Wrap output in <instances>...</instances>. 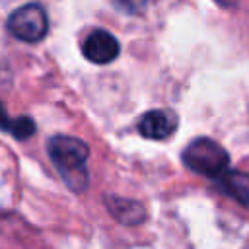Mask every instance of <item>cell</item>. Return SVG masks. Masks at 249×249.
Instances as JSON below:
<instances>
[{
    "instance_id": "6da1fadb",
    "label": "cell",
    "mask_w": 249,
    "mask_h": 249,
    "mask_svg": "<svg viewBox=\"0 0 249 249\" xmlns=\"http://www.w3.org/2000/svg\"><path fill=\"white\" fill-rule=\"evenodd\" d=\"M47 154L54 167L58 169L62 181L72 189L74 193L86 191L89 183L88 175V156L89 148L84 140L76 136H66V134H56L47 142Z\"/></svg>"
},
{
    "instance_id": "7a4b0ae2",
    "label": "cell",
    "mask_w": 249,
    "mask_h": 249,
    "mask_svg": "<svg viewBox=\"0 0 249 249\" xmlns=\"http://www.w3.org/2000/svg\"><path fill=\"white\" fill-rule=\"evenodd\" d=\"M183 163L198 175L218 179L224 171H228L230 156L216 140L200 136L189 142L183 150Z\"/></svg>"
},
{
    "instance_id": "3957f363",
    "label": "cell",
    "mask_w": 249,
    "mask_h": 249,
    "mask_svg": "<svg viewBox=\"0 0 249 249\" xmlns=\"http://www.w3.org/2000/svg\"><path fill=\"white\" fill-rule=\"evenodd\" d=\"M6 25L12 37L23 43H39L49 31V18L43 6L25 4L10 14Z\"/></svg>"
},
{
    "instance_id": "277c9868",
    "label": "cell",
    "mask_w": 249,
    "mask_h": 249,
    "mask_svg": "<svg viewBox=\"0 0 249 249\" xmlns=\"http://www.w3.org/2000/svg\"><path fill=\"white\" fill-rule=\"evenodd\" d=\"M82 53L93 64H109L119 56L121 47H119V41L115 39V35H111L109 31L93 29L86 37Z\"/></svg>"
},
{
    "instance_id": "5b68a950",
    "label": "cell",
    "mask_w": 249,
    "mask_h": 249,
    "mask_svg": "<svg viewBox=\"0 0 249 249\" xmlns=\"http://www.w3.org/2000/svg\"><path fill=\"white\" fill-rule=\"evenodd\" d=\"M177 128V115L171 109H154L148 111L140 123H138V130L144 138L150 140H163L169 138Z\"/></svg>"
},
{
    "instance_id": "8992f818",
    "label": "cell",
    "mask_w": 249,
    "mask_h": 249,
    "mask_svg": "<svg viewBox=\"0 0 249 249\" xmlns=\"http://www.w3.org/2000/svg\"><path fill=\"white\" fill-rule=\"evenodd\" d=\"M105 206L111 212V216L124 226H138L146 220V208L138 200L111 195V196H105Z\"/></svg>"
},
{
    "instance_id": "52a82bcc",
    "label": "cell",
    "mask_w": 249,
    "mask_h": 249,
    "mask_svg": "<svg viewBox=\"0 0 249 249\" xmlns=\"http://www.w3.org/2000/svg\"><path fill=\"white\" fill-rule=\"evenodd\" d=\"M214 181H216V187L224 195H228L237 204H241L243 208L249 210V173L228 169Z\"/></svg>"
},
{
    "instance_id": "ba28073f",
    "label": "cell",
    "mask_w": 249,
    "mask_h": 249,
    "mask_svg": "<svg viewBox=\"0 0 249 249\" xmlns=\"http://www.w3.org/2000/svg\"><path fill=\"white\" fill-rule=\"evenodd\" d=\"M8 134H12L18 140H25V138H29V136L35 134V121L31 117H25V115L16 117V121L12 124V130Z\"/></svg>"
},
{
    "instance_id": "9c48e42d",
    "label": "cell",
    "mask_w": 249,
    "mask_h": 249,
    "mask_svg": "<svg viewBox=\"0 0 249 249\" xmlns=\"http://www.w3.org/2000/svg\"><path fill=\"white\" fill-rule=\"evenodd\" d=\"M115 2H117L119 8H123L124 12H128L132 16L142 14L146 10V6H148V0H115Z\"/></svg>"
},
{
    "instance_id": "30bf717a",
    "label": "cell",
    "mask_w": 249,
    "mask_h": 249,
    "mask_svg": "<svg viewBox=\"0 0 249 249\" xmlns=\"http://www.w3.org/2000/svg\"><path fill=\"white\" fill-rule=\"evenodd\" d=\"M14 121H16V119H10V115H8L6 107H4V103L0 101V128H2V130H6V132H10V130H12Z\"/></svg>"
},
{
    "instance_id": "8fae6325",
    "label": "cell",
    "mask_w": 249,
    "mask_h": 249,
    "mask_svg": "<svg viewBox=\"0 0 249 249\" xmlns=\"http://www.w3.org/2000/svg\"><path fill=\"white\" fill-rule=\"evenodd\" d=\"M218 4H222V6H233L237 0H216Z\"/></svg>"
}]
</instances>
